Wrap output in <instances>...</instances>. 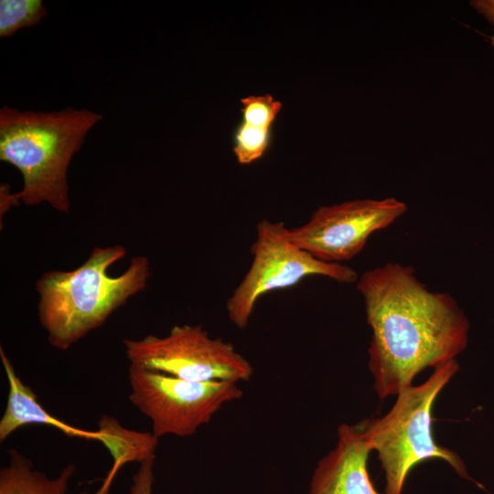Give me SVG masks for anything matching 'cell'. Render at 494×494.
Returning <instances> with one entry per match:
<instances>
[{
	"instance_id": "obj_11",
	"label": "cell",
	"mask_w": 494,
	"mask_h": 494,
	"mask_svg": "<svg viewBox=\"0 0 494 494\" xmlns=\"http://www.w3.org/2000/svg\"><path fill=\"white\" fill-rule=\"evenodd\" d=\"M98 442L110 452L113 465L101 487L92 494H109L113 482L126 464L155 458L158 439L152 432L128 429L113 416L103 414L98 422Z\"/></svg>"
},
{
	"instance_id": "obj_16",
	"label": "cell",
	"mask_w": 494,
	"mask_h": 494,
	"mask_svg": "<svg viewBox=\"0 0 494 494\" xmlns=\"http://www.w3.org/2000/svg\"><path fill=\"white\" fill-rule=\"evenodd\" d=\"M470 5L494 26V0H473Z\"/></svg>"
},
{
	"instance_id": "obj_13",
	"label": "cell",
	"mask_w": 494,
	"mask_h": 494,
	"mask_svg": "<svg viewBox=\"0 0 494 494\" xmlns=\"http://www.w3.org/2000/svg\"><path fill=\"white\" fill-rule=\"evenodd\" d=\"M8 463L0 469V494H67L76 467L69 464L56 478L34 468L33 463L16 450H9ZM79 494H89L88 489Z\"/></svg>"
},
{
	"instance_id": "obj_8",
	"label": "cell",
	"mask_w": 494,
	"mask_h": 494,
	"mask_svg": "<svg viewBox=\"0 0 494 494\" xmlns=\"http://www.w3.org/2000/svg\"><path fill=\"white\" fill-rule=\"evenodd\" d=\"M406 211V204L394 198L323 206L305 224L288 229V237L314 257L341 263L359 254L373 232L389 227Z\"/></svg>"
},
{
	"instance_id": "obj_4",
	"label": "cell",
	"mask_w": 494,
	"mask_h": 494,
	"mask_svg": "<svg viewBox=\"0 0 494 494\" xmlns=\"http://www.w3.org/2000/svg\"><path fill=\"white\" fill-rule=\"evenodd\" d=\"M458 369L456 360L435 367L424 382L401 389L384 416L359 424L370 450L378 453L385 475V494H402L413 467L431 458H441L459 477L483 488L468 475L460 456L437 445L433 436V405Z\"/></svg>"
},
{
	"instance_id": "obj_14",
	"label": "cell",
	"mask_w": 494,
	"mask_h": 494,
	"mask_svg": "<svg viewBox=\"0 0 494 494\" xmlns=\"http://www.w3.org/2000/svg\"><path fill=\"white\" fill-rule=\"evenodd\" d=\"M47 15L41 0H1L0 37L8 38L22 28L37 26Z\"/></svg>"
},
{
	"instance_id": "obj_3",
	"label": "cell",
	"mask_w": 494,
	"mask_h": 494,
	"mask_svg": "<svg viewBox=\"0 0 494 494\" xmlns=\"http://www.w3.org/2000/svg\"><path fill=\"white\" fill-rule=\"evenodd\" d=\"M103 116L87 109L59 112L0 110V160L20 171L23 187L15 199L27 206L43 202L69 213L67 173L89 131Z\"/></svg>"
},
{
	"instance_id": "obj_5",
	"label": "cell",
	"mask_w": 494,
	"mask_h": 494,
	"mask_svg": "<svg viewBox=\"0 0 494 494\" xmlns=\"http://www.w3.org/2000/svg\"><path fill=\"white\" fill-rule=\"evenodd\" d=\"M252 254L248 272L226 303L230 321L240 329L248 326L257 301L266 293L293 286L313 275L343 284L359 279L350 266L321 261L296 246L282 222L263 220L258 223Z\"/></svg>"
},
{
	"instance_id": "obj_10",
	"label": "cell",
	"mask_w": 494,
	"mask_h": 494,
	"mask_svg": "<svg viewBox=\"0 0 494 494\" xmlns=\"http://www.w3.org/2000/svg\"><path fill=\"white\" fill-rule=\"evenodd\" d=\"M0 359L8 383V395L5 412L0 420V441L4 442L17 429L25 425L40 424L59 429L65 435L98 441L96 430L75 427L50 414L38 401L33 390L23 382L0 347Z\"/></svg>"
},
{
	"instance_id": "obj_12",
	"label": "cell",
	"mask_w": 494,
	"mask_h": 494,
	"mask_svg": "<svg viewBox=\"0 0 494 494\" xmlns=\"http://www.w3.org/2000/svg\"><path fill=\"white\" fill-rule=\"evenodd\" d=\"M242 121L234 134L233 152L241 164L263 156L271 141V130L282 103L271 94L242 99Z\"/></svg>"
},
{
	"instance_id": "obj_9",
	"label": "cell",
	"mask_w": 494,
	"mask_h": 494,
	"mask_svg": "<svg viewBox=\"0 0 494 494\" xmlns=\"http://www.w3.org/2000/svg\"><path fill=\"white\" fill-rule=\"evenodd\" d=\"M370 451L359 424H340L337 445L318 461L308 494H381L368 472Z\"/></svg>"
},
{
	"instance_id": "obj_7",
	"label": "cell",
	"mask_w": 494,
	"mask_h": 494,
	"mask_svg": "<svg viewBox=\"0 0 494 494\" xmlns=\"http://www.w3.org/2000/svg\"><path fill=\"white\" fill-rule=\"evenodd\" d=\"M129 400L152 423V433L180 437L194 435L242 391L233 381H192L159 371L129 367Z\"/></svg>"
},
{
	"instance_id": "obj_6",
	"label": "cell",
	"mask_w": 494,
	"mask_h": 494,
	"mask_svg": "<svg viewBox=\"0 0 494 494\" xmlns=\"http://www.w3.org/2000/svg\"><path fill=\"white\" fill-rule=\"evenodd\" d=\"M131 366L192 381H248L253 370L234 346L201 326H174L165 337L124 339Z\"/></svg>"
},
{
	"instance_id": "obj_17",
	"label": "cell",
	"mask_w": 494,
	"mask_h": 494,
	"mask_svg": "<svg viewBox=\"0 0 494 494\" xmlns=\"http://www.w3.org/2000/svg\"><path fill=\"white\" fill-rule=\"evenodd\" d=\"M492 45L494 46V37L491 38Z\"/></svg>"
},
{
	"instance_id": "obj_15",
	"label": "cell",
	"mask_w": 494,
	"mask_h": 494,
	"mask_svg": "<svg viewBox=\"0 0 494 494\" xmlns=\"http://www.w3.org/2000/svg\"><path fill=\"white\" fill-rule=\"evenodd\" d=\"M154 460L155 458L139 464V468L133 477L129 494H153Z\"/></svg>"
},
{
	"instance_id": "obj_1",
	"label": "cell",
	"mask_w": 494,
	"mask_h": 494,
	"mask_svg": "<svg viewBox=\"0 0 494 494\" xmlns=\"http://www.w3.org/2000/svg\"><path fill=\"white\" fill-rule=\"evenodd\" d=\"M357 289L371 328L369 368L381 399L466 349L467 316L452 295L430 291L412 267L388 263L370 269L358 279Z\"/></svg>"
},
{
	"instance_id": "obj_2",
	"label": "cell",
	"mask_w": 494,
	"mask_h": 494,
	"mask_svg": "<svg viewBox=\"0 0 494 494\" xmlns=\"http://www.w3.org/2000/svg\"><path fill=\"white\" fill-rule=\"evenodd\" d=\"M125 255L121 244L98 246L77 268L39 277L38 320L53 348L70 349L146 287L152 268L145 256L133 257L118 276L109 274L110 267Z\"/></svg>"
}]
</instances>
